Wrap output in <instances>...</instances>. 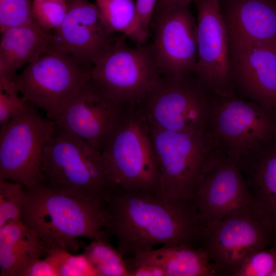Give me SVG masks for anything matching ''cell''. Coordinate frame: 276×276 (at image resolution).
Segmentation results:
<instances>
[{"instance_id": "cell-29", "label": "cell", "mask_w": 276, "mask_h": 276, "mask_svg": "<svg viewBox=\"0 0 276 276\" xmlns=\"http://www.w3.org/2000/svg\"><path fill=\"white\" fill-rule=\"evenodd\" d=\"M32 5L35 21L46 32L60 27L66 16L67 3L52 0L33 1Z\"/></svg>"}, {"instance_id": "cell-16", "label": "cell", "mask_w": 276, "mask_h": 276, "mask_svg": "<svg viewBox=\"0 0 276 276\" xmlns=\"http://www.w3.org/2000/svg\"><path fill=\"white\" fill-rule=\"evenodd\" d=\"M126 107L107 97L90 78L54 122L102 152Z\"/></svg>"}, {"instance_id": "cell-11", "label": "cell", "mask_w": 276, "mask_h": 276, "mask_svg": "<svg viewBox=\"0 0 276 276\" xmlns=\"http://www.w3.org/2000/svg\"><path fill=\"white\" fill-rule=\"evenodd\" d=\"M56 128L29 103L21 112L1 126L0 179L30 189L43 182L45 146Z\"/></svg>"}, {"instance_id": "cell-31", "label": "cell", "mask_w": 276, "mask_h": 276, "mask_svg": "<svg viewBox=\"0 0 276 276\" xmlns=\"http://www.w3.org/2000/svg\"><path fill=\"white\" fill-rule=\"evenodd\" d=\"M157 0H136L135 18L129 38L137 44H144L149 35Z\"/></svg>"}, {"instance_id": "cell-33", "label": "cell", "mask_w": 276, "mask_h": 276, "mask_svg": "<svg viewBox=\"0 0 276 276\" xmlns=\"http://www.w3.org/2000/svg\"><path fill=\"white\" fill-rule=\"evenodd\" d=\"M128 266L130 276H166L163 269L154 265L137 264H128Z\"/></svg>"}, {"instance_id": "cell-25", "label": "cell", "mask_w": 276, "mask_h": 276, "mask_svg": "<svg viewBox=\"0 0 276 276\" xmlns=\"http://www.w3.org/2000/svg\"><path fill=\"white\" fill-rule=\"evenodd\" d=\"M26 189L18 182L0 179V227L21 221Z\"/></svg>"}, {"instance_id": "cell-15", "label": "cell", "mask_w": 276, "mask_h": 276, "mask_svg": "<svg viewBox=\"0 0 276 276\" xmlns=\"http://www.w3.org/2000/svg\"><path fill=\"white\" fill-rule=\"evenodd\" d=\"M235 95L276 111V42L229 43Z\"/></svg>"}, {"instance_id": "cell-12", "label": "cell", "mask_w": 276, "mask_h": 276, "mask_svg": "<svg viewBox=\"0 0 276 276\" xmlns=\"http://www.w3.org/2000/svg\"><path fill=\"white\" fill-rule=\"evenodd\" d=\"M188 4L167 7L153 14L150 44L162 76L194 73L198 59L197 27Z\"/></svg>"}, {"instance_id": "cell-24", "label": "cell", "mask_w": 276, "mask_h": 276, "mask_svg": "<svg viewBox=\"0 0 276 276\" xmlns=\"http://www.w3.org/2000/svg\"><path fill=\"white\" fill-rule=\"evenodd\" d=\"M95 5L113 31L130 37L135 18L134 0H96Z\"/></svg>"}, {"instance_id": "cell-8", "label": "cell", "mask_w": 276, "mask_h": 276, "mask_svg": "<svg viewBox=\"0 0 276 276\" xmlns=\"http://www.w3.org/2000/svg\"><path fill=\"white\" fill-rule=\"evenodd\" d=\"M214 96L194 73L162 75L140 103L150 125L172 131L206 133Z\"/></svg>"}, {"instance_id": "cell-14", "label": "cell", "mask_w": 276, "mask_h": 276, "mask_svg": "<svg viewBox=\"0 0 276 276\" xmlns=\"http://www.w3.org/2000/svg\"><path fill=\"white\" fill-rule=\"evenodd\" d=\"M198 59L194 74L212 93L236 96L229 78V39L217 0H195Z\"/></svg>"}, {"instance_id": "cell-13", "label": "cell", "mask_w": 276, "mask_h": 276, "mask_svg": "<svg viewBox=\"0 0 276 276\" xmlns=\"http://www.w3.org/2000/svg\"><path fill=\"white\" fill-rule=\"evenodd\" d=\"M96 5L87 0H68L66 16L54 30L52 47L92 69L118 38Z\"/></svg>"}, {"instance_id": "cell-30", "label": "cell", "mask_w": 276, "mask_h": 276, "mask_svg": "<svg viewBox=\"0 0 276 276\" xmlns=\"http://www.w3.org/2000/svg\"><path fill=\"white\" fill-rule=\"evenodd\" d=\"M276 263V246L258 250L250 256L233 276H270Z\"/></svg>"}, {"instance_id": "cell-37", "label": "cell", "mask_w": 276, "mask_h": 276, "mask_svg": "<svg viewBox=\"0 0 276 276\" xmlns=\"http://www.w3.org/2000/svg\"><path fill=\"white\" fill-rule=\"evenodd\" d=\"M218 2H221V1H224V0H217Z\"/></svg>"}, {"instance_id": "cell-9", "label": "cell", "mask_w": 276, "mask_h": 276, "mask_svg": "<svg viewBox=\"0 0 276 276\" xmlns=\"http://www.w3.org/2000/svg\"><path fill=\"white\" fill-rule=\"evenodd\" d=\"M91 71L52 45L15 79L21 96L54 121L90 78Z\"/></svg>"}, {"instance_id": "cell-35", "label": "cell", "mask_w": 276, "mask_h": 276, "mask_svg": "<svg viewBox=\"0 0 276 276\" xmlns=\"http://www.w3.org/2000/svg\"><path fill=\"white\" fill-rule=\"evenodd\" d=\"M270 276H276V263H275L274 269L273 270V271L272 272Z\"/></svg>"}, {"instance_id": "cell-2", "label": "cell", "mask_w": 276, "mask_h": 276, "mask_svg": "<svg viewBox=\"0 0 276 276\" xmlns=\"http://www.w3.org/2000/svg\"><path fill=\"white\" fill-rule=\"evenodd\" d=\"M21 221L48 249L75 252L84 245L80 237L108 241L110 236L105 202L67 195L43 183L26 189Z\"/></svg>"}, {"instance_id": "cell-18", "label": "cell", "mask_w": 276, "mask_h": 276, "mask_svg": "<svg viewBox=\"0 0 276 276\" xmlns=\"http://www.w3.org/2000/svg\"><path fill=\"white\" fill-rule=\"evenodd\" d=\"M229 43L276 42V0L219 2Z\"/></svg>"}, {"instance_id": "cell-20", "label": "cell", "mask_w": 276, "mask_h": 276, "mask_svg": "<svg viewBox=\"0 0 276 276\" xmlns=\"http://www.w3.org/2000/svg\"><path fill=\"white\" fill-rule=\"evenodd\" d=\"M239 163L252 200L276 224V139L246 154Z\"/></svg>"}, {"instance_id": "cell-19", "label": "cell", "mask_w": 276, "mask_h": 276, "mask_svg": "<svg viewBox=\"0 0 276 276\" xmlns=\"http://www.w3.org/2000/svg\"><path fill=\"white\" fill-rule=\"evenodd\" d=\"M128 264H147L163 269L166 276H217V269L207 251L187 244L165 245L142 251Z\"/></svg>"}, {"instance_id": "cell-5", "label": "cell", "mask_w": 276, "mask_h": 276, "mask_svg": "<svg viewBox=\"0 0 276 276\" xmlns=\"http://www.w3.org/2000/svg\"><path fill=\"white\" fill-rule=\"evenodd\" d=\"M149 126L158 170L156 194L167 200L194 204L197 191L215 154L206 133Z\"/></svg>"}, {"instance_id": "cell-10", "label": "cell", "mask_w": 276, "mask_h": 276, "mask_svg": "<svg viewBox=\"0 0 276 276\" xmlns=\"http://www.w3.org/2000/svg\"><path fill=\"white\" fill-rule=\"evenodd\" d=\"M116 40L95 63L90 78L109 98L124 106L140 103L162 76L149 45Z\"/></svg>"}, {"instance_id": "cell-22", "label": "cell", "mask_w": 276, "mask_h": 276, "mask_svg": "<svg viewBox=\"0 0 276 276\" xmlns=\"http://www.w3.org/2000/svg\"><path fill=\"white\" fill-rule=\"evenodd\" d=\"M48 252L39 237L21 221L0 227L1 276H21L32 262Z\"/></svg>"}, {"instance_id": "cell-21", "label": "cell", "mask_w": 276, "mask_h": 276, "mask_svg": "<svg viewBox=\"0 0 276 276\" xmlns=\"http://www.w3.org/2000/svg\"><path fill=\"white\" fill-rule=\"evenodd\" d=\"M0 77L15 76L16 71L37 59L52 44L53 36L35 22L1 33Z\"/></svg>"}, {"instance_id": "cell-26", "label": "cell", "mask_w": 276, "mask_h": 276, "mask_svg": "<svg viewBox=\"0 0 276 276\" xmlns=\"http://www.w3.org/2000/svg\"><path fill=\"white\" fill-rule=\"evenodd\" d=\"M48 255L52 260L58 276H99V274L83 254L75 255L60 248L48 249Z\"/></svg>"}, {"instance_id": "cell-27", "label": "cell", "mask_w": 276, "mask_h": 276, "mask_svg": "<svg viewBox=\"0 0 276 276\" xmlns=\"http://www.w3.org/2000/svg\"><path fill=\"white\" fill-rule=\"evenodd\" d=\"M15 76L0 77V125L23 111L29 102L19 91Z\"/></svg>"}, {"instance_id": "cell-34", "label": "cell", "mask_w": 276, "mask_h": 276, "mask_svg": "<svg viewBox=\"0 0 276 276\" xmlns=\"http://www.w3.org/2000/svg\"><path fill=\"white\" fill-rule=\"evenodd\" d=\"M195 0H157L154 12H156L167 7L188 4H190Z\"/></svg>"}, {"instance_id": "cell-17", "label": "cell", "mask_w": 276, "mask_h": 276, "mask_svg": "<svg viewBox=\"0 0 276 276\" xmlns=\"http://www.w3.org/2000/svg\"><path fill=\"white\" fill-rule=\"evenodd\" d=\"M251 199L239 161L215 153L194 200L204 227L238 210Z\"/></svg>"}, {"instance_id": "cell-1", "label": "cell", "mask_w": 276, "mask_h": 276, "mask_svg": "<svg viewBox=\"0 0 276 276\" xmlns=\"http://www.w3.org/2000/svg\"><path fill=\"white\" fill-rule=\"evenodd\" d=\"M106 230L125 257L157 245L202 247L204 226L195 204L170 200L156 194L114 189L106 201Z\"/></svg>"}, {"instance_id": "cell-28", "label": "cell", "mask_w": 276, "mask_h": 276, "mask_svg": "<svg viewBox=\"0 0 276 276\" xmlns=\"http://www.w3.org/2000/svg\"><path fill=\"white\" fill-rule=\"evenodd\" d=\"M31 0H0L1 33L34 22Z\"/></svg>"}, {"instance_id": "cell-3", "label": "cell", "mask_w": 276, "mask_h": 276, "mask_svg": "<svg viewBox=\"0 0 276 276\" xmlns=\"http://www.w3.org/2000/svg\"><path fill=\"white\" fill-rule=\"evenodd\" d=\"M41 172L42 183L84 199L106 203L114 190L102 153L56 125L44 148Z\"/></svg>"}, {"instance_id": "cell-6", "label": "cell", "mask_w": 276, "mask_h": 276, "mask_svg": "<svg viewBox=\"0 0 276 276\" xmlns=\"http://www.w3.org/2000/svg\"><path fill=\"white\" fill-rule=\"evenodd\" d=\"M276 224L252 199L243 206L204 227L202 247L218 275L233 276L254 252L274 246Z\"/></svg>"}, {"instance_id": "cell-36", "label": "cell", "mask_w": 276, "mask_h": 276, "mask_svg": "<svg viewBox=\"0 0 276 276\" xmlns=\"http://www.w3.org/2000/svg\"><path fill=\"white\" fill-rule=\"evenodd\" d=\"M33 1H43V0H33ZM52 1H58V2L64 3H67L68 1V0H52Z\"/></svg>"}, {"instance_id": "cell-23", "label": "cell", "mask_w": 276, "mask_h": 276, "mask_svg": "<svg viewBox=\"0 0 276 276\" xmlns=\"http://www.w3.org/2000/svg\"><path fill=\"white\" fill-rule=\"evenodd\" d=\"M83 254L97 271L99 276H130L123 255L104 239L94 240L84 245Z\"/></svg>"}, {"instance_id": "cell-4", "label": "cell", "mask_w": 276, "mask_h": 276, "mask_svg": "<svg viewBox=\"0 0 276 276\" xmlns=\"http://www.w3.org/2000/svg\"><path fill=\"white\" fill-rule=\"evenodd\" d=\"M101 153L114 190L156 194L157 164L149 123L140 103L126 107Z\"/></svg>"}, {"instance_id": "cell-32", "label": "cell", "mask_w": 276, "mask_h": 276, "mask_svg": "<svg viewBox=\"0 0 276 276\" xmlns=\"http://www.w3.org/2000/svg\"><path fill=\"white\" fill-rule=\"evenodd\" d=\"M41 258L32 262L21 276H58L57 270L51 258L47 255Z\"/></svg>"}, {"instance_id": "cell-7", "label": "cell", "mask_w": 276, "mask_h": 276, "mask_svg": "<svg viewBox=\"0 0 276 276\" xmlns=\"http://www.w3.org/2000/svg\"><path fill=\"white\" fill-rule=\"evenodd\" d=\"M205 132L215 153L239 161L276 139V111L236 96L215 94Z\"/></svg>"}]
</instances>
